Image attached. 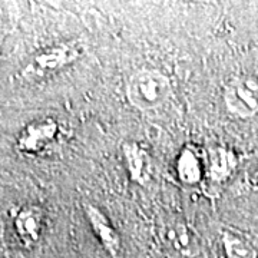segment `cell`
<instances>
[{"label": "cell", "instance_id": "obj_2", "mask_svg": "<svg viewBox=\"0 0 258 258\" xmlns=\"http://www.w3.org/2000/svg\"><path fill=\"white\" fill-rule=\"evenodd\" d=\"M82 55V46L76 42H64L35 55L22 71V78L37 81L62 71Z\"/></svg>", "mask_w": 258, "mask_h": 258}, {"label": "cell", "instance_id": "obj_5", "mask_svg": "<svg viewBox=\"0 0 258 258\" xmlns=\"http://www.w3.org/2000/svg\"><path fill=\"white\" fill-rule=\"evenodd\" d=\"M43 222H45V212L39 207L35 205L23 207L15 218V231L22 244L30 247L37 242L43 230Z\"/></svg>", "mask_w": 258, "mask_h": 258}, {"label": "cell", "instance_id": "obj_3", "mask_svg": "<svg viewBox=\"0 0 258 258\" xmlns=\"http://www.w3.org/2000/svg\"><path fill=\"white\" fill-rule=\"evenodd\" d=\"M224 102L231 113L251 118L258 113V81L251 76L232 78L224 88Z\"/></svg>", "mask_w": 258, "mask_h": 258}, {"label": "cell", "instance_id": "obj_4", "mask_svg": "<svg viewBox=\"0 0 258 258\" xmlns=\"http://www.w3.org/2000/svg\"><path fill=\"white\" fill-rule=\"evenodd\" d=\"M59 137V125L53 119L35 120L22 129L18 148L23 154H40L52 147Z\"/></svg>", "mask_w": 258, "mask_h": 258}, {"label": "cell", "instance_id": "obj_7", "mask_svg": "<svg viewBox=\"0 0 258 258\" xmlns=\"http://www.w3.org/2000/svg\"><path fill=\"white\" fill-rule=\"evenodd\" d=\"M210 176L212 181H225L237 166L235 154L224 147H214L210 151Z\"/></svg>", "mask_w": 258, "mask_h": 258}, {"label": "cell", "instance_id": "obj_11", "mask_svg": "<svg viewBox=\"0 0 258 258\" xmlns=\"http://www.w3.org/2000/svg\"><path fill=\"white\" fill-rule=\"evenodd\" d=\"M248 181L252 186H257L258 188V164H255L251 168V171H249L248 174Z\"/></svg>", "mask_w": 258, "mask_h": 258}, {"label": "cell", "instance_id": "obj_1", "mask_svg": "<svg viewBox=\"0 0 258 258\" xmlns=\"http://www.w3.org/2000/svg\"><path fill=\"white\" fill-rule=\"evenodd\" d=\"M172 93L169 78L155 69H141L129 78L126 96L131 105L141 111L162 106Z\"/></svg>", "mask_w": 258, "mask_h": 258}, {"label": "cell", "instance_id": "obj_6", "mask_svg": "<svg viewBox=\"0 0 258 258\" xmlns=\"http://www.w3.org/2000/svg\"><path fill=\"white\" fill-rule=\"evenodd\" d=\"M85 214L98 240L101 241L105 249L115 257L120 248V238L118 231L112 227V222L108 220V217L92 204H85Z\"/></svg>", "mask_w": 258, "mask_h": 258}, {"label": "cell", "instance_id": "obj_8", "mask_svg": "<svg viewBox=\"0 0 258 258\" xmlns=\"http://www.w3.org/2000/svg\"><path fill=\"white\" fill-rule=\"evenodd\" d=\"M179 179L185 184H197L203 176V159L192 147H185L176 161Z\"/></svg>", "mask_w": 258, "mask_h": 258}, {"label": "cell", "instance_id": "obj_9", "mask_svg": "<svg viewBox=\"0 0 258 258\" xmlns=\"http://www.w3.org/2000/svg\"><path fill=\"white\" fill-rule=\"evenodd\" d=\"M123 154L128 164L129 175L134 181L139 184H144L147 181V152L137 144H125Z\"/></svg>", "mask_w": 258, "mask_h": 258}, {"label": "cell", "instance_id": "obj_10", "mask_svg": "<svg viewBox=\"0 0 258 258\" xmlns=\"http://www.w3.org/2000/svg\"><path fill=\"white\" fill-rule=\"evenodd\" d=\"M224 245L230 258H257V249L241 234L230 232L224 235Z\"/></svg>", "mask_w": 258, "mask_h": 258}]
</instances>
